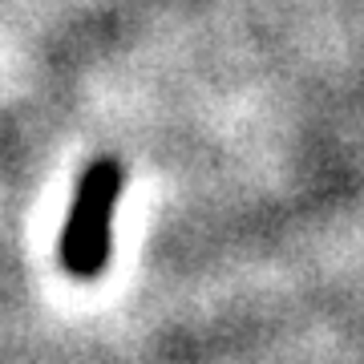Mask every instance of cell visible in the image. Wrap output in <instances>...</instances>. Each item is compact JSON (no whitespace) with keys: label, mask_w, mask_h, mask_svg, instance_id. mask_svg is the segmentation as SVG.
I'll use <instances>...</instances> for the list:
<instances>
[{"label":"cell","mask_w":364,"mask_h":364,"mask_svg":"<svg viewBox=\"0 0 364 364\" xmlns=\"http://www.w3.org/2000/svg\"><path fill=\"white\" fill-rule=\"evenodd\" d=\"M126 170L117 158H93L81 170V182L69 203L65 227H61V267L73 279H97L114 251V215L122 203Z\"/></svg>","instance_id":"cell-1"}]
</instances>
